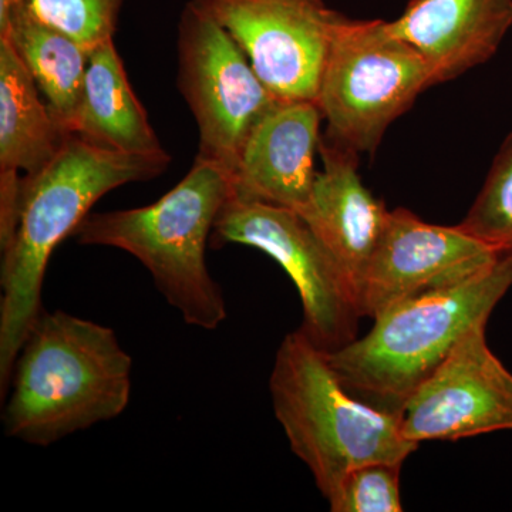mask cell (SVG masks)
Here are the masks:
<instances>
[{"instance_id": "cell-10", "label": "cell", "mask_w": 512, "mask_h": 512, "mask_svg": "<svg viewBox=\"0 0 512 512\" xmlns=\"http://www.w3.org/2000/svg\"><path fill=\"white\" fill-rule=\"evenodd\" d=\"M477 323L400 410L407 440L458 441L512 430V373L488 348Z\"/></svg>"}, {"instance_id": "cell-4", "label": "cell", "mask_w": 512, "mask_h": 512, "mask_svg": "<svg viewBox=\"0 0 512 512\" xmlns=\"http://www.w3.org/2000/svg\"><path fill=\"white\" fill-rule=\"evenodd\" d=\"M232 195V175L221 165L195 157L183 180L154 204L90 212L73 237L80 245L133 255L187 325L215 330L227 319V303L208 271L205 248Z\"/></svg>"}, {"instance_id": "cell-16", "label": "cell", "mask_w": 512, "mask_h": 512, "mask_svg": "<svg viewBox=\"0 0 512 512\" xmlns=\"http://www.w3.org/2000/svg\"><path fill=\"white\" fill-rule=\"evenodd\" d=\"M40 94L18 53L0 37V175L40 173L70 136Z\"/></svg>"}, {"instance_id": "cell-21", "label": "cell", "mask_w": 512, "mask_h": 512, "mask_svg": "<svg viewBox=\"0 0 512 512\" xmlns=\"http://www.w3.org/2000/svg\"><path fill=\"white\" fill-rule=\"evenodd\" d=\"M28 5V0H0V22L6 20L13 10Z\"/></svg>"}, {"instance_id": "cell-17", "label": "cell", "mask_w": 512, "mask_h": 512, "mask_svg": "<svg viewBox=\"0 0 512 512\" xmlns=\"http://www.w3.org/2000/svg\"><path fill=\"white\" fill-rule=\"evenodd\" d=\"M0 37L8 40L32 74L57 124L64 133L72 134L89 52L72 37L37 19L28 5L13 10L0 22Z\"/></svg>"}, {"instance_id": "cell-19", "label": "cell", "mask_w": 512, "mask_h": 512, "mask_svg": "<svg viewBox=\"0 0 512 512\" xmlns=\"http://www.w3.org/2000/svg\"><path fill=\"white\" fill-rule=\"evenodd\" d=\"M123 0H28L37 19L72 37L87 52L113 40Z\"/></svg>"}, {"instance_id": "cell-8", "label": "cell", "mask_w": 512, "mask_h": 512, "mask_svg": "<svg viewBox=\"0 0 512 512\" xmlns=\"http://www.w3.org/2000/svg\"><path fill=\"white\" fill-rule=\"evenodd\" d=\"M212 234L215 245L259 249L285 269L301 296L299 330L319 349L333 352L356 339L362 315L355 288L299 212L232 195Z\"/></svg>"}, {"instance_id": "cell-6", "label": "cell", "mask_w": 512, "mask_h": 512, "mask_svg": "<svg viewBox=\"0 0 512 512\" xmlns=\"http://www.w3.org/2000/svg\"><path fill=\"white\" fill-rule=\"evenodd\" d=\"M433 86L416 49L386 20L346 18L330 46L318 103L332 143L375 154L394 120Z\"/></svg>"}, {"instance_id": "cell-12", "label": "cell", "mask_w": 512, "mask_h": 512, "mask_svg": "<svg viewBox=\"0 0 512 512\" xmlns=\"http://www.w3.org/2000/svg\"><path fill=\"white\" fill-rule=\"evenodd\" d=\"M322 111L315 101H281L252 128L232 174L234 197L301 212L311 198Z\"/></svg>"}, {"instance_id": "cell-14", "label": "cell", "mask_w": 512, "mask_h": 512, "mask_svg": "<svg viewBox=\"0 0 512 512\" xmlns=\"http://www.w3.org/2000/svg\"><path fill=\"white\" fill-rule=\"evenodd\" d=\"M319 156L322 171L316 174L311 198L299 214L335 256L357 295L390 210L363 184L357 154L322 138Z\"/></svg>"}, {"instance_id": "cell-13", "label": "cell", "mask_w": 512, "mask_h": 512, "mask_svg": "<svg viewBox=\"0 0 512 512\" xmlns=\"http://www.w3.org/2000/svg\"><path fill=\"white\" fill-rule=\"evenodd\" d=\"M389 28L419 52L436 86L498 52L512 28V0H409Z\"/></svg>"}, {"instance_id": "cell-20", "label": "cell", "mask_w": 512, "mask_h": 512, "mask_svg": "<svg viewBox=\"0 0 512 512\" xmlns=\"http://www.w3.org/2000/svg\"><path fill=\"white\" fill-rule=\"evenodd\" d=\"M403 464L372 463L350 471L328 501L332 512H402Z\"/></svg>"}, {"instance_id": "cell-15", "label": "cell", "mask_w": 512, "mask_h": 512, "mask_svg": "<svg viewBox=\"0 0 512 512\" xmlns=\"http://www.w3.org/2000/svg\"><path fill=\"white\" fill-rule=\"evenodd\" d=\"M72 134L119 153L164 151L143 104L131 89L113 40L89 52L82 100Z\"/></svg>"}, {"instance_id": "cell-9", "label": "cell", "mask_w": 512, "mask_h": 512, "mask_svg": "<svg viewBox=\"0 0 512 512\" xmlns=\"http://www.w3.org/2000/svg\"><path fill=\"white\" fill-rule=\"evenodd\" d=\"M279 101L318 100L336 32L348 16L323 0H208Z\"/></svg>"}, {"instance_id": "cell-2", "label": "cell", "mask_w": 512, "mask_h": 512, "mask_svg": "<svg viewBox=\"0 0 512 512\" xmlns=\"http://www.w3.org/2000/svg\"><path fill=\"white\" fill-rule=\"evenodd\" d=\"M131 373L133 359L113 329L67 312L43 311L13 366L5 434L47 447L116 419L130 403Z\"/></svg>"}, {"instance_id": "cell-5", "label": "cell", "mask_w": 512, "mask_h": 512, "mask_svg": "<svg viewBox=\"0 0 512 512\" xmlns=\"http://www.w3.org/2000/svg\"><path fill=\"white\" fill-rule=\"evenodd\" d=\"M269 392L292 453L308 466L326 501L355 468L403 464L420 446L403 436L399 414L350 394L325 350L299 329L279 345Z\"/></svg>"}, {"instance_id": "cell-18", "label": "cell", "mask_w": 512, "mask_h": 512, "mask_svg": "<svg viewBox=\"0 0 512 512\" xmlns=\"http://www.w3.org/2000/svg\"><path fill=\"white\" fill-rule=\"evenodd\" d=\"M458 227L500 254H512V133L505 138L483 188Z\"/></svg>"}, {"instance_id": "cell-11", "label": "cell", "mask_w": 512, "mask_h": 512, "mask_svg": "<svg viewBox=\"0 0 512 512\" xmlns=\"http://www.w3.org/2000/svg\"><path fill=\"white\" fill-rule=\"evenodd\" d=\"M500 255L458 225L429 224L397 208L390 211L357 289L360 315L375 319L404 299L473 274Z\"/></svg>"}, {"instance_id": "cell-7", "label": "cell", "mask_w": 512, "mask_h": 512, "mask_svg": "<svg viewBox=\"0 0 512 512\" xmlns=\"http://www.w3.org/2000/svg\"><path fill=\"white\" fill-rule=\"evenodd\" d=\"M177 86L197 121V158L234 174L259 120L281 103L266 89L208 0H190L177 36Z\"/></svg>"}, {"instance_id": "cell-3", "label": "cell", "mask_w": 512, "mask_h": 512, "mask_svg": "<svg viewBox=\"0 0 512 512\" xmlns=\"http://www.w3.org/2000/svg\"><path fill=\"white\" fill-rule=\"evenodd\" d=\"M511 286L512 254H501L473 274L387 309L363 338L326 352L330 366L357 399L400 414L468 330L488 322Z\"/></svg>"}, {"instance_id": "cell-1", "label": "cell", "mask_w": 512, "mask_h": 512, "mask_svg": "<svg viewBox=\"0 0 512 512\" xmlns=\"http://www.w3.org/2000/svg\"><path fill=\"white\" fill-rule=\"evenodd\" d=\"M171 158L109 150L70 134L40 173L22 178L18 228L2 249L0 299V394L9 392L13 366L42 308L50 256L107 192L148 181L167 170Z\"/></svg>"}]
</instances>
